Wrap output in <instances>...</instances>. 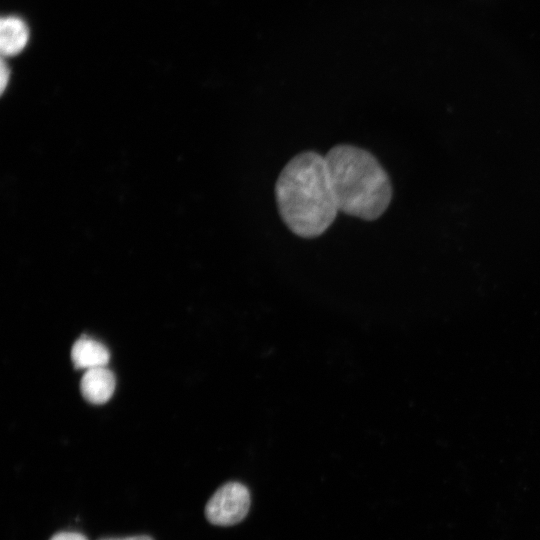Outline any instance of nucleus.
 I'll list each match as a JSON object with an SVG mask.
<instances>
[{"instance_id":"obj_5","label":"nucleus","mask_w":540,"mask_h":540,"mask_svg":"<svg viewBox=\"0 0 540 540\" xmlns=\"http://www.w3.org/2000/svg\"><path fill=\"white\" fill-rule=\"evenodd\" d=\"M71 359L77 369H92L105 367L110 359V353L101 342L87 337H80L72 346Z\"/></svg>"},{"instance_id":"obj_9","label":"nucleus","mask_w":540,"mask_h":540,"mask_svg":"<svg viewBox=\"0 0 540 540\" xmlns=\"http://www.w3.org/2000/svg\"><path fill=\"white\" fill-rule=\"evenodd\" d=\"M100 540H153L151 537L147 535H137V536H130V537H121V538H103Z\"/></svg>"},{"instance_id":"obj_2","label":"nucleus","mask_w":540,"mask_h":540,"mask_svg":"<svg viewBox=\"0 0 540 540\" xmlns=\"http://www.w3.org/2000/svg\"><path fill=\"white\" fill-rule=\"evenodd\" d=\"M324 158L339 211L363 220H376L386 211L392 199V185L373 154L339 144Z\"/></svg>"},{"instance_id":"obj_3","label":"nucleus","mask_w":540,"mask_h":540,"mask_svg":"<svg viewBox=\"0 0 540 540\" xmlns=\"http://www.w3.org/2000/svg\"><path fill=\"white\" fill-rule=\"evenodd\" d=\"M250 507V492L239 482H228L218 488L205 506L207 520L218 526H231L242 521Z\"/></svg>"},{"instance_id":"obj_7","label":"nucleus","mask_w":540,"mask_h":540,"mask_svg":"<svg viewBox=\"0 0 540 540\" xmlns=\"http://www.w3.org/2000/svg\"><path fill=\"white\" fill-rule=\"evenodd\" d=\"M49 540H88L85 535L75 531H61L54 534Z\"/></svg>"},{"instance_id":"obj_1","label":"nucleus","mask_w":540,"mask_h":540,"mask_svg":"<svg viewBox=\"0 0 540 540\" xmlns=\"http://www.w3.org/2000/svg\"><path fill=\"white\" fill-rule=\"evenodd\" d=\"M279 215L297 236L323 234L339 211L324 156L315 151L295 155L281 170L275 184Z\"/></svg>"},{"instance_id":"obj_8","label":"nucleus","mask_w":540,"mask_h":540,"mask_svg":"<svg viewBox=\"0 0 540 540\" xmlns=\"http://www.w3.org/2000/svg\"><path fill=\"white\" fill-rule=\"evenodd\" d=\"M0 75H1V80H0L1 92L4 93L6 87L8 86L9 78H10V72L4 60L1 61Z\"/></svg>"},{"instance_id":"obj_4","label":"nucleus","mask_w":540,"mask_h":540,"mask_svg":"<svg viewBox=\"0 0 540 540\" xmlns=\"http://www.w3.org/2000/svg\"><path fill=\"white\" fill-rule=\"evenodd\" d=\"M115 384L113 373L105 366L86 370L81 379L80 388L87 401L103 404L113 395Z\"/></svg>"},{"instance_id":"obj_6","label":"nucleus","mask_w":540,"mask_h":540,"mask_svg":"<svg viewBox=\"0 0 540 540\" xmlns=\"http://www.w3.org/2000/svg\"><path fill=\"white\" fill-rule=\"evenodd\" d=\"M0 46L4 56H15L26 46L29 32L26 24L18 17L7 16L1 19Z\"/></svg>"}]
</instances>
